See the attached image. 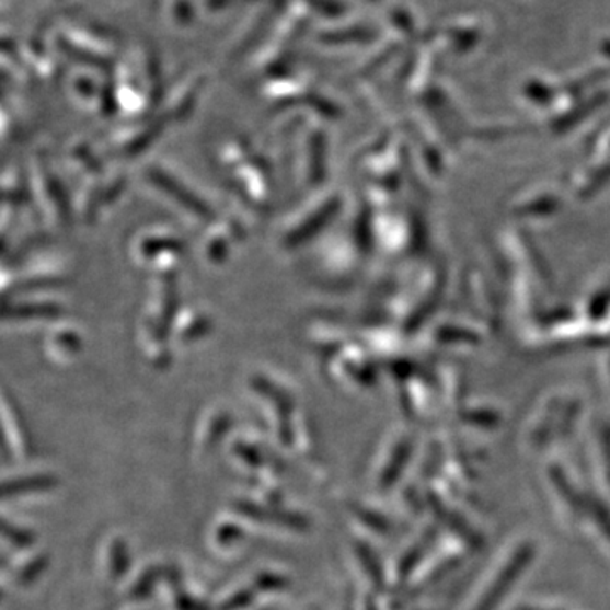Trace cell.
<instances>
[{
	"mask_svg": "<svg viewBox=\"0 0 610 610\" xmlns=\"http://www.w3.org/2000/svg\"><path fill=\"white\" fill-rule=\"evenodd\" d=\"M536 550L532 544H522L516 553L510 556L504 569L495 577L494 584L483 594L475 610H495L502 600L506 599L510 588L519 580L520 575L528 568L529 563L534 559Z\"/></svg>",
	"mask_w": 610,
	"mask_h": 610,
	"instance_id": "obj_1",
	"label": "cell"
},
{
	"mask_svg": "<svg viewBox=\"0 0 610 610\" xmlns=\"http://www.w3.org/2000/svg\"><path fill=\"white\" fill-rule=\"evenodd\" d=\"M429 506L430 509H433V513H435V516L441 520L442 525H445L446 528H450L454 534L463 538L470 546L479 548L480 544H482V538L476 534L475 529L470 528L469 522L461 519V517L458 516V514H454L453 510L446 509L439 498L430 497Z\"/></svg>",
	"mask_w": 610,
	"mask_h": 610,
	"instance_id": "obj_2",
	"label": "cell"
},
{
	"mask_svg": "<svg viewBox=\"0 0 610 610\" xmlns=\"http://www.w3.org/2000/svg\"><path fill=\"white\" fill-rule=\"evenodd\" d=\"M238 509L243 514H248V517H253V519L274 522V525L289 526V528H294L296 531H302L303 528H308V520L303 519L300 514L297 516V514L280 513V510H268L263 509V507L251 506V504H240Z\"/></svg>",
	"mask_w": 610,
	"mask_h": 610,
	"instance_id": "obj_3",
	"label": "cell"
},
{
	"mask_svg": "<svg viewBox=\"0 0 610 610\" xmlns=\"http://www.w3.org/2000/svg\"><path fill=\"white\" fill-rule=\"evenodd\" d=\"M551 480H553L554 487L562 495L563 500L572 507L577 514L585 513V506H587V497L585 495L578 494L577 488L573 487V483L566 479L565 473L560 469H551Z\"/></svg>",
	"mask_w": 610,
	"mask_h": 610,
	"instance_id": "obj_4",
	"label": "cell"
},
{
	"mask_svg": "<svg viewBox=\"0 0 610 610\" xmlns=\"http://www.w3.org/2000/svg\"><path fill=\"white\" fill-rule=\"evenodd\" d=\"M412 445L411 442H402L399 446L398 451L393 453L392 460L387 464L385 470H383L382 475V487L389 488L390 485L398 482L401 479L402 472H404L405 467H407L408 458H411Z\"/></svg>",
	"mask_w": 610,
	"mask_h": 610,
	"instance_id": "obj_5",
	"label": "cell"
},
{
	"mask_svg": "<svg viewBox=\"0 0 610 610\" xmlns=\"http://www.w3.org/2000/svg\"><path fill=\"white\" fill-rule=\"evenodd\" d=\"M57 480L51 476H30V479L12 480L4 485V497L9 495L27 494V492L48 491Z\"/></svg>",
	"mask_w": 610,
	"mask_h": 610,
	"instance_id": "obj_6",
	"label": "cell"
},
{
	"mask_svg": "<svg viewBox=\"0 0 610 610\" xmlns=\"http://www.w3.org/2000/svg\"><path fill=\"white\" fill-rule=\"evenodd\" d=\"M585 513H587L591 519L596 520V525H599L600 531L610 540V510L607 509L606 504H603L600 498L587 497Z\"/></svg>",
	"mask_w": 610,
	"mask_h": 610,
	"instance_id": "obj_7",
	"label": "cell"
},
{
	"mask_svg": "<svg viewBox=\"0 0 610 610\" xmlns=\"http://www.w3.org/2000/svg\"><path fill=\"white\" fill-rule=\"evenodd\" d=\"M358 553H360V560L364 562L365 568L368 569V575H370L373 584L379 588H383L385 575H383L382 563L377 559V554L368 546L358 548Z\"/></svg>",
	"mask_w": 610,
	"mask_h": 610,
	"instance_id": "obj_8",
	"label": "cell"
},
{
	"mask_svg": "<svg viewBox=\"0 0 610 610\" xmlns=\"http://www.w3.org/2000/svg\"><path fill=\"white\" fill-rule=\"evenodd\" d=\"M427 548H429V541H423V543L417 544L411 553L405 554V559L402 560L401 566H399V573H401L402 578L407 577L408 573L416 568L417 563L423 559Z\"/></svg>",
	"mask_w": 610,
	"mask_h": 610,
	"instance_id": "obj_9",
	"label": "cell"
},
{
	"mask_svg": "<svg viewBox=\"0 0 610 610\" xmlns=\"http://www.w3.org/2000/svg\"><path fill=\"white\" fill-rule=\"evenodd\" d=\"M114 559H113V565H111V568H113V575L114 577H120V575H124V573H126V568H128V553H126V546H124V544L117 543L116 546H114Z\"/></svg>",
	"mask_w": 610,
	"mask_h": 610,
	"instance_id": "obj_10",
	"label": "cell"
},
{
	"mask_svg": "<svg viewBox=\"0 0 610 610\" xmlns=\"http://www.w3.org/2000/svg\"><path fill=\"white\" fill-rule=\"evenodd\" d=\"M356 513H358V517L364 520L365 525L371 526L375 531H389V520L383 519L379 514L370 513V510L365 509H356Z\"/></svg>",
	"mask_w": 610,
	"mask_h": 610,
	"instance_id": "obj_11",
	"label": "cell"
},
{
	"mask_svg": "<svg viewBox=\"0 0 610 610\" xmlns=\"http://www.w3.org/2000/svg\"><path fill=\"white\" fill-rule=\"evenodd\" d=\"M4 534L8 536V538H11L18 546H30L31 541H33L30 532L21 531V529L9 528L8 525H5Z\"/></svg>",
	"mask_w": 610,
	"mask_h": 610,
	"instance_id": "obj_12",
	"label": "cell"
},
{
	"mask_svg": "<svg viewBox=\"0 0 610 610\" xmlns=\"http://www.w3.org/2000/svg\"><path fill=\"white\" fill-rule=\"evenodd\" d=\"M251 600H253V596H251L250 591H241V594H238V596L232 597V599L229 600V602H226L225 606H222V609L225 610L240 609V607L248 606V603H250Z\"/></svg>",
	"mask_w": 610,
	"mask_h": 610,
	"instance_id": "obj_13",
	"label": "cell"
},
{
	"mask_svg": "<svg viewBox=\"0 0 610 610\" xmlns=\"http://www.w3.org/2000/svg\"><path fill=\"white\" fill-rule=\"evenodd\" d=\"M602 445H603V458H606L607 473H609V480H610V430L603 433Z\"/></svg>",
	"mask_w": 610,
	"mask_h": 610,
	"instance_id": "obj_14",
	"label": "cell"
},
{
	"mask_svg": "<svg viewBox=\"0 0 610 610\" xmlns=\"http://www.w3.org/2000/svg\"><path fill=\"white\" fill-rule=\"evenodd\" d=\"M517 610H540V609H532V607H520V609Z\"/></svg>",
	"mask_w": 610,
	"mask_h": 610,
	"instance_id": "obj_15",
	"label": "cell"
}]
</instances>
